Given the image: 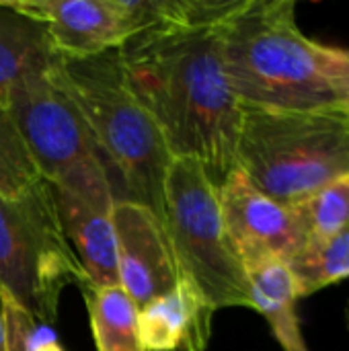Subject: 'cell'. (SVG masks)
<instances>
[{"label": "cell", "instance_id": "30bf717a", "mask_svg": "<svg viewBox=\"0 0 349 351\" xmlns=\"http://www.w3.org/2000/svg\"><path fill=\"white\" fill-rule=\"evenodd\" d=\"M23 14L45 27L60 58H93L119 49L125 29L111 0H8Z\"/></svg>", "mask_w": 349, "mask_h": 351}, {"label": "cell", "instance_id": "e0dca14e", "mask_svg": "<svg viewBox=\"0 0 349 351\" xmlns=\"http://www.w3.org/2000/svg\"><path fill=\"white\" fill-rule=\"evenodd\" d=\"M306 241L329 239L349 226V175L339 177L296 206Z\"/></svg>", "mask_w": 349, "mask_h": 351}, {"label": "cell", "instance_id": "6da1fadb", "mask_svg": "<svg viewBox=\"0 0 349 351\" xmlns=\"http://www.w3.org/2000/svg\"><path fill=\"white\" fill-rule=\"evenodd\" d=\"M224 19L144 31L119 47L128 82L171 156L195 158L216 187L237 169L241 128L222 62Z\"/></svg>", "mask_w": 349, "mask_h": 351}, {"label": "cell", "instance_id": "ac0fdd59", "mask_svg": "<svg viewBox=\"0 0 349 351\" xmlns=\"http://www.w3.org/2000/svg\"><path fill=\"white\" fill-rule=\"evenodd\" d=\"M39 179L8 107L0 103V195L16 197Z\"/></svg>", "mask_w": 349, "mask_h": 351}, {"label": "cell", "instance_id": "7402d4cb", "mask_svg": "<svg viewBox=\"0 0 349 351\" xmlns=\"http://www.w3.org/2000/svg\"><path fill=\"white\" fill-rule=\"evenodd\" d=\"M346 321H348V329H349V304H348V311H346Z\"/></svg>", "mask_w": 349, "mask_h": 351}, {"label": "cell", "instance_id": "d6986e66", "mask_svg": "<svg viewBox=\"0 0 349 351\" xmlns=\"http://www.w3.org/2000/svg\"><path fill=\"white\" fill-rule=\"evenodd\" d=\"M2 304H4V313H6L8 351H31V341H33V333H35V321H33V317L29 313H25L4 292H2Z\"/></svg>", "mask_w": 349, "mask_h": 351}, {"label": "cell", "instance_id": "4fadbf2b", "mask_svg": "<svg viewBox=\"0 0 349 351\" xmlns=\"http://www.w3.org/2000/svg\"><path fill=\"white\" fill-rule=\"evenodd\" d=\"M56 62L45 27L0 0V103L29 76L47 72Z\"/></svg>", "mask_w": 349, "mask_h": 351}, {"label": "cell", "instance_id": "44dd1931", "mask_svg": "<svg viewBox=\"0 0 349 351\" xmlns=\"http://www.w3.org/2000/svg\"><path fill=\"white\" fill-rule=\"evenodd\" d=\"M346 97H348V111H349V49H346Z\"/></svg>", "mask_w": 349, "mask_h": 351}, {"label": "cell", "instance_id": "8fae6325", "mask_svg": "<svg viewBox=\"0 0 349 351\" xmlns=\"http://www.w3.org/2000/svg\"><path fill=\"white\" fill-rule=\"evenodd\" d=\"M216 311L185 282L140 308V335L146 351H206Z\"/></svg>", "mask_w": 349, "mask_h": 351}, {"label": "cell", "instance_id": "277c9868", "mask_svg": "<svg viewBox=\"0 0 349 351\" xmlns=\"http://www.w3.org/2000/svg\"><path fill=\"white\" fill-rule=\"evenodd\" d=\"M237 169L269 197L298 206L349 175V111L241 105Z\"/></svg>", "mask_w": 349, "mask_h": 351}, {"label": "cell", "instance_id": "52a82bcc", "mask_svg": "<svg viewBox=\"0 0 349 351\" xmlns=\"http://www.w3.org/2000/svg\"><path fill=\"white\" fill-rule=\"evenodd\" d=\"M51 68L23 80L6 107L39 177L111 216L115 202L95 138Z\"/></svg>", "mask_w": 349, "mask_h": 351}, {"label": "cell", "instance_id": "2e32d148", "mask_svg": "<svg viewBox=\"0 0 349 351\" xmlns=\"http://www.w3.org/2000/svg\"><path fill=\"white\" fill-rule=\"evenodd\" d=\"M286 265L296 282L298 298L349 280V226L329 239L306 241Z\"/></svg>", "mask_w": 349, "mask_h": 351}, {"label": "cell", "instance_id": "9c48e42d", "mask_svg": "<svg viewBox=\"0 0 349 351\" xmlns=\"http://www.w3.org/2000/svg\"><path fill=\"white\" fill-rule=\"evenodd\" d=\"M117 241V278L138 308L171 292L179 269L163 218L138 202H117L111 210Z\"/></svg>", "mask_w": 349, "mask_h": 351}, {"label": "cell", "instance_id": "ffe728a7", "mask_svg": "<svg viewBox=\"0 0 349 351\" xmlns=\"http://www.w3.org/2000/svg\"><path fill=\"white\" fill-rule=\"evenodd\" d=\"M0 351H8V335H6V313L2 304V292H0Z\"/></svg>", "mask_w": 349, "mask_h": 351}, {"label": "cell", "instance_id": "5b68a950", "mask_svg": "<svg viewBox=\"0 0 349 351\" xmlns=\"http://www.w3.org/2000/svg\"><path fill=\"white\" fill-rule=\"evenodd\" d=\"M163 224L179 269L214 311L251 308L247 269L224 230L218 187L195 158H173L163 195Z\"/></svg>", "mask_w": 349, "mask_h": 351}, {"label": "cell", "instance_id": "7a4b0ae2", "mask_svg": "<svg viewBox=\"0 0 349 351\" xmlns=\"http://www.w3.org/2000/svg\"><path fill=\"white\" fill-rule=\"evenodd\" d=\"M220 47L241 105L348 111L346 49L306 37L294 0H239L220 23Z\"/></svg>", "mask_w": 349, "mask_h": 351}, {"label": "cell", "instance_id": "3957f363", "mask_svg": "<svg viewBox=\"0 0 349 351\" xmlns=\"http://www.w3.org/2000/svg\"><path fill=\"white\" fill-rule=\"evenodd\" d=\"M58 84L84 117L99 148L113 202H138L163 218L171 152L138 103L119 49L93 58H56Z\"/></svg>", "mask_w": 349, "mask_h": 351}, {"label": "cell", "instance_id": "7c38bea8", "mask_svg": "<svg viewBox=\"0 0 349 351\" xmlns=\"http://www.w3.org/2000/svg\"><path fill=\"white\" fill-rule=\"evenodd\" d=\"M64 237L74 251L86 284L117 286V241L111 216L95 212L76 195L49 185Z\"/></svg>", "mask_w": 349, "mask_h": 351}, {"label": "cell", "instance_id": "9a60e30c", "mask_svg": "<svg viewBox=\"0 0 349 351\" xmlns=\"http://www.w3.org/2000/svg\"><path fill=\"white\" fill-rule=\"evenodd\" d=\"M97 351H146L140 335V308L117 286L80 288Z\"/></svg>", "mask_w": 349, "mask_h": 351}, {"label": "cell", "instance_id": "ba28073f", "mask_svg": "<svg viewBox=\"0 0 349 351\" xmlns=\"http://www.w3.org/2000/svg\"><path fill=\"white\" fill-rule=\"evenodd\" d=\"M218 199L226 237L245 269L265 261L288 263L306 243L296 206L269 197L241 169L218 187Z\"/></svg>", "mask_w": 349, "mask_h": 351}, {"label": "cell", "instance_id": "8992f818", "mask_svg": "<svg viewBox=\"0 0 349 351\" xmlns=\"http://www.w3.org/2000/svg\"><path fill=\"white\" fill-rule=\"evenodd\" d=\"M86 276L70 249L49 183L39 179L16 197L0 195V290L43 325L58 319L68 286Z\"/></svg>", "mask_w": 349, "mask_h": 351}, {"label": "cell", "instance_id": "5bb4252c", "mask_svg": "<svg viewBox=\"0 0 349 351\" xmlns=\"http://www.w3.org/2000/svg\"><path fill=\"white\" fill-rule=\"evenodd\" d=\"M253 311L269 325L282 351H309L296 313V282L282 261H265L247 269Z\"/></svg>", "mask_w": 349, "mask_h": 351}]
</instances>
